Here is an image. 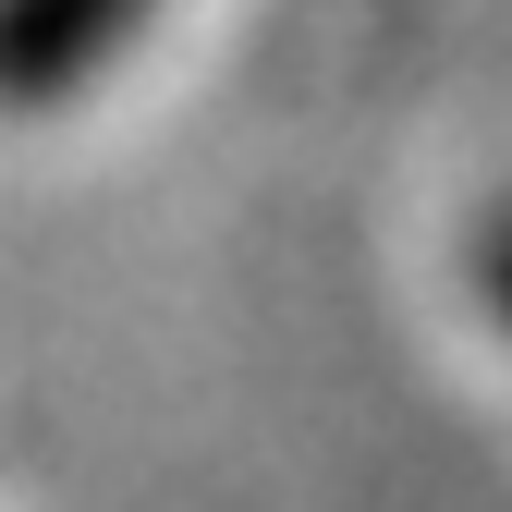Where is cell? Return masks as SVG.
<instances>
[{"instance_id": "7a4b0ae2", "label": "cell", "mask_w": 512, "mask_h": 512, "mask_svg": "<svg viewBox=\"0 0 512 512\" xmlns=\"http://www.w3.org/2000/svg\"><path fill=\"white\" fill-rule=\"evenodd\" d=\"M476 269H488V305H500V330H512V220H488V244H476Z\"/></svg>"}, {"instance_id": "6da1fadb", "label": "cell", "mask_w": 512, "mask_h": 512, "mask_svg": "<svg viewBox=\"0 0 512 512\" xmlns=\"http://www.w3.org/2000/svg\"><path fill=\"white\" fill-rule=\"evenodd\" d=\"M135 25H147V0H0V110L74 98Z\"/></svg>"}]
</instances>
